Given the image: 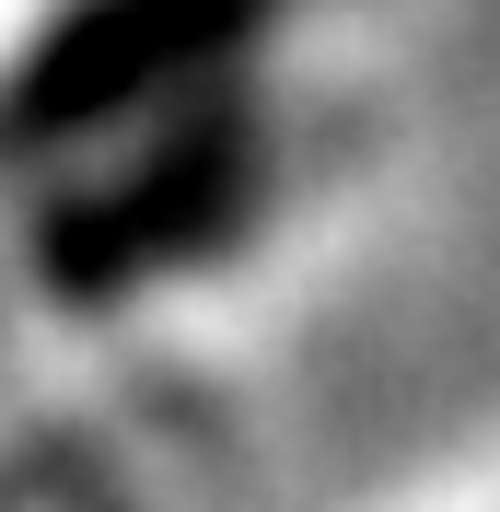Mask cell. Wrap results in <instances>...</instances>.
<instances>
[{
    "instance_id": "obj_1",
    "label": "cell",
    "mask_w": 500,
    "mask_h": 512,
    "mask_svg": "<svg viewBox=\"0 0 500 512\" xmlns=\"http://www.w3.org/2000/svg\"><path fill=\"white\" fill-rule=\"evenodd\" d=\"M268 187H280L268 105L245 82H221V94L175 105V117L128 128V152L105 163L94 187H70L35 222V280L59 291V303H128V291L221 256L268 210Z\"/></svg>"
},
{
    "instance_id": "obj_2",
    "label": "cell",
    "mask_w": 500,
    "mask_h": 512,
    "mask_svg": "<svg viewBox=\"0 0 500 512\" xmlns=\"http://www.w3.org/2000/svg\"><path fill=\"white\" fill-rule=\"evenodd\" d=\"M268 12L280 0H59L24 35V59L0 70V163L128 140L221 94L233 59L268 35Z\"/></svg>"
}]
</instances>
